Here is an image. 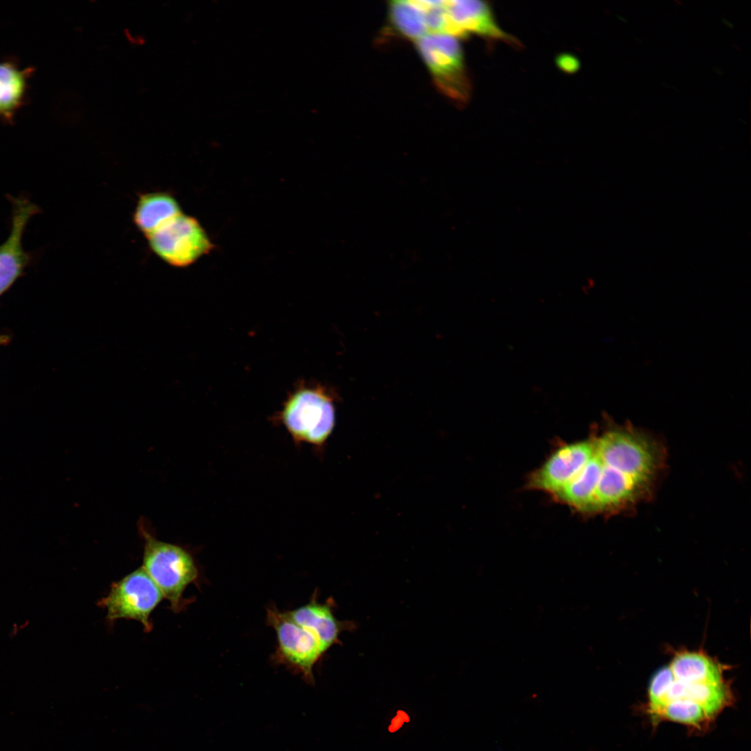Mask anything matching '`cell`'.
<instances>
[{"mask_svg": "<svg viewBox=\"0 0 751 751\" xmlns=\"http://www.w3.org/2000/svg\"><path fill=\"white\" fill-rule=\"evenodd\" d=\"M266 623L275 630L277 636L273 660L312 684L314 667L325 653L316 638L296 622L288 611H281L275 606L267 608Z\"/></svg>", "mask_w": 751, "mask_h": 751, "instance_id": "obj_6", "label": "cell"}, {"mask_svg": "<svg viewBox=\"0 0 751 751\" xmlns=\"http://www.w3.org/2000/svg\"><path fill=\"white\" fill-rule=\"evenodd\" d=\"M734 700L725 681L720 683L686 682L673 678L663 695L655 702L647 704V713L674 701L688 702L700 706L715 720Z\"/></svg>", "mask_w": 751, "mask_h": 751, "instance_id": "obj_10", "label": "cell"}, {"mask_svg": "<svg viewBox=\"0 0 751 751\" xmlns=\"http://www.w3.org/2000/svg\"><path fill=\"white\" fill-rule=\"evenodd\" d=\"M617 17H618L619 19H620L621 20L624 21V22H627V19L626 18H624V17H622V16H620V15H617Z\"/></svg>", "mask_w": 751, "mask_h": 751, "instance_id": "obj_22", "label": "cell"}, {"mask_svg": "<svg viewBox=\"0 0 751 751\" xmlns=\"http://www.w3.org/2000/svg\"><path fill=\"white\" fill-rule=\"evenodd\" d=\"M556 65L565 72H576L579 67V60L575 56L569 54H563L556 58Z\"/></svg>", "mask_w": 751, "mask_h": 751, "instance_id": "obj_17", "label": "cell"}, {"mask_svg": "<svg viewBox=\"0 0 751 751\" xmlns=\"http://www.w3.org/2000/svg\"><path fill=\"white\" fill-rule=\"evenodd\" d=\"M11 223L8 236L0 244V296L22 276L32 261L22 243L26 227L40 208L25 197L9 196Z\"/></svg>", "mask_w": 751, "mask_h": 751, "instance_id": "obj_8", "label": "cell"}, {"mask_svg": "<svg viewBox=\"0 0 751 751\" xmlns=\"http://www.w3.org/2000/svg\"><path fill=\"white\" fill-rule=\"evenodd\" d=\"M146 238L151 250L175 267L188 266L213 248L199 222L183 213Z\"/></svg>", "mask_w": 751, "mask_h": 751, "instance_id": "obj_7", "label": "cell"}, {"mask_svg": "<svg viewBox=\"0 0 751 751\" xmlns=\"http://www.w3.org/2000/svg\"><path fill=\"white\" fill-rule=\"evenodd\" d=\"M163 598L159 587L141 567L113 582L98 606L106 610L110 624L120 619L136 620L149 633L153 628L151 614Z\"/></svg>", "mask_w": 751, "mask_h": 751, "instance_id": "obj_5", "label": "cell"}, {"mask_svg": "<svg viewBox=\"0 0 751 751\" xmlns=\"http://www.w3.org/2000/svg\"><path fill=\"white\" fill-rule=\"evenodd\" d=\"M713 70H714V71H715V72H716V73H718V74H722V70H720V68H719L718 67H713Z\"/></svg>", "mask_w": 751, "mask_h": 751, "instance_id": "obj_21", "label": "cell"}, {"mask_svg": "<svg viewBox=\"0 0 751 751\" xmlns=\"http://www.w3.org/2000/svg\"><path fill=\"white\" fill-rule=\"evenodd\" d=\"M590 437L560 445L545 462L531 473L526 483L528 490L556 496L579 471L592 453Z\"/></svg>", "mask_w": 751, "mask_h": 751, "instance_id": "obj_9", "label": "cell"}, {"mask_svg": "<svg viewBox=\"0 0 751 751\" xmlns=\"http://www.w3.org/2000/svg\"><path fill=\"white\" fill-rule=\"evenodd\" d=\"M409 722L408 715L403 711H398L397 715L392 720L391 725L389 727V731L391 732L398 730L403 724V722Z\"/></svg>", "mask_w": 751, "mask_h": 751, "instance_id": "obj_18", "label": "cell"}, {"mask_svg": "<svg viewBox=\"0 0 751 751\" xmlns=\"http://www.w3.org/2000/svg\"><path fill=\"white\" fill-rule=\"evenodd\" d=\"M599 461L590 515H612L650 498L665 464L664 446L630 426H612L590 436Z\"/></svg>", "mask_w": 751, "mask_h": 751, "instance_id": "obj_1", "label": "cell"}, {"mask_svg": "<svg viewBox=\"0 0 751 751\" xmlns=\"http://www.w3.org/2000/svg\"><path fill=\"white\" fill-rule=\"evenodd\" d=\"M181 213L180 206L172 194L155 191L139 195L133 218L147 237Z\"/></svg>", "mask_w": 751, "mask_h": 751, "instance_id": "obj_14", "label": "cell"}, {"mask_svg": "<svg viewBox=\"0 0 751 751\" xmlns=\"http://www.w3.org/2000/svg\"><path fill=\"white\" fill-rule=\"evenodd\" d=\"M446 6L452 22L467 35L471 33L493 39L513 40L498 26L485 2L453 0L446 1Z\"/></svg>", "mask_w": 751, "mask_h": 751, "instance_id": "obj_12", "label": "cell"}, {"mask_svg": "<svg viewBox=\"0 0 751 751\" xmlns=\"http://www.w3.org/2000/svg\"><path fill=\"white\" fill-rule=\"evenodd\" d=\"M144 541L143 566L161 591L175 613L188 602L183 597L186 588L195 583L199 572L190 552L183 547L163 542L140 527Z\"/></svg>", "mask_w": 751, "mask_h": 751, "instance_id": "obj_3", "label": "cell"}, {"mask_svg": "<svg viewBox=\"0 0 751 751\" xmlns=\"http://www.w3.org/2000/svg\"><path fill=\"white\" fill-rule=\"evenodd\" d=\"M675 679L686 682L720 683L724 681L721 668L700 652H682L668 665Z\"/></svg>", "mask_w": 751, "mask_h": 751, "instance_id": "obj_15", "label": "cell"}, {"mask_svg": "<svg viewBox=\"0 0 751 751\" xmlns=\"http://www.w3.org/2000/svg\"><path fill=\"white\" fill-rule=\"evenodd\" d=\"M316 597L314 592L307 604L288 613L296 622L316 638L325 652L339 642V636L345 629V625L334 617L330 601L321 604Z\"/></svg>", "mask_w": 751, "mask_h": 751, "instance_id": "obj_13", "label": "cell"}, {"mask_svg": "<svg viewBox=\"0 0 751 751\" xmlns=\"http://www.w3.org/2000/svg\"><path fill=\"white\" fill-rule=\"evenodd\" d=\"M33 67L22 68L15 58L0 60V122L12 125L27 104Z\"/></svg>", "mask_w": 751, "mask_h": 751, "instance_id": "obj_11", "label": "cell"}, {"mask_svg": "<svg viewBox=\"0 0 751 751\" xmlns=\"http://www.w3.org/2000/svg\"><path fill=\"white\" fill-rule=\"evenodd\" d=\"M10 341V337L8 334H0V346H6Z\"/></svg>", "mask_w": 751, "mask_h": 751, "instance_id": "obj_19", "label": "cell"}, {"mask_svg": "<svg viewBox=\"0 0 751 751\" xmlns=\"http://www.w3.org/2000/svg\"><path fill=\"white\" fill-rule=\"evenodd\" d=\"M415 43L439 91L458 103L465 102L470 86L458 38L445 33H428Z\"/></svg>", "mask_w": 751, "mask_h": 751, "instance_id": "obj_4", "label": "cell"}, {"mask_svg": "<svg viewBox=\"0 0 751 751\" xmlns=\"http://www.w3.org/2000/svg\"><path fill=\"white\" fill-rule=\"evenodd\" d=\"M722 22H723V23H724V24H725V25H727V26H729V27H730V28H732V27H734V24H733V23H732V22L731 21H729V19H726V18L723 17V18L722 19Z\"/></svg>", "mask_w": 751, "mask_h": 751, "instance_id": "obj_20", "label": "cell"}, {"mask_svg": "<svg viewBox=\"0 0 751 751\" xmlns=\"http://www.w3.org/2000/svg\"><path fill=\"white\" fill-rule=\"evenodd\" d=\"M275 419L296 444L322 448L335 424L333 398L321 385L301 384L287 396Z\"/></svg>", "mask_w": 751, "mask_h": 751, "instance_id": "obj_2", "label": "cell"}, {"mask_svg": "<svg viewBox=\"0 0 751 751\" xmlns=\"http://www.w3.org/2000/svg\"><path fill=\"white\" fill-rule=\"evenodd\" d=\"M388 17L393 28L407 39L416 41L428 32L420 1H389Z\"/></svg>", "mask_w": 751, "mask_h": 751, "instance_id": "obj_16", "label": "cell"}]
</instances>
